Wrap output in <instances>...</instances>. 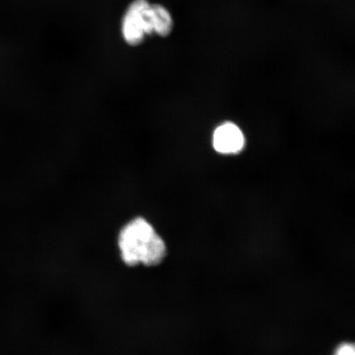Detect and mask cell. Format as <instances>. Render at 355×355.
Masks as SVG:
<instances>
[{"mask_svg":"<svg viewBox=\"0 0 355 355\" xmlns=\"http://www.w3.org/2000/svg\"><path fill=\"white\" fill-rule=\"evenodd\" d=\"M245 144L243 133L236 124L227 122L216 128L213 135V146L221 154H237Z\"/></svg>","mask_w":355,"mask_h":355,"instance_id":"obj_3","label":"cell"},{"mask_svg":"<svg viewBox=\"0 0 355 355\" xmlns=\"http://www.w3.org/2000/svg\"><path fill=\"white\" fill-rule=\"evenodd\" d=\"M335 355H355L354 346L349 344L343 345L336 350Z\"/></svg>","mask_w":355,"mask_h":355,"instance_id":"obj_5","label":"cell"},{"mask_svg":"<svg viewBox=\"0 0 355 355\" xmlns=\"http://www.w3.org/2000/svg\"><path fill=\"white\" fill-rule=\"evenodd\" d=\"M119 255L128 268H154L165 260L167 248L152 224L137 217L123 226L118 236Z\"/></svg>","mask_w":355,"mask_h":355,"instance_id":"obj_1","label":"cell"},{"mask_svg":"<svg viewBox=\"0 0 355 355\" xmlns=\"http://www.w3.org/2000/svg\"><path fill=\"white\" fill-rule=\"evenodd\" d=\"M148 35L154 34L166 37L174 28V19L170 11L159 3H149L146 10Z\"/></svg>","mask_w":355,"mask_h":355,"instance_id":"obj_4","label":"cell"},{"mask_svg":"<svg viewBox=\"0 0 355 355\" xmlns=\"http://www.w3.org/2000/svg\"><path fill=\"white\" fill-rule=\"evenodd\" d=\"M149 3L148 0H133L124 12L121 33L128 46H140L148 35L146 10Z\"/></svg>","mask_w":355,"mask_h":355,"instance_id":"obj_2","label":"cell"}]
</instances>
